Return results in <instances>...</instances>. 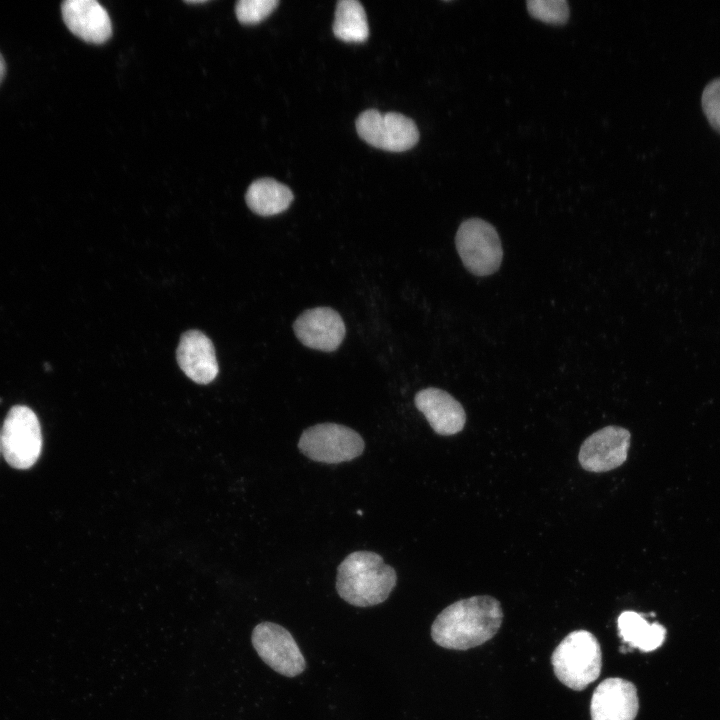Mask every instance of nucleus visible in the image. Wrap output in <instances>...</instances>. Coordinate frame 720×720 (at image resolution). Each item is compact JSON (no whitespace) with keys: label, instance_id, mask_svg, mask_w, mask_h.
Instances as JSON below:
<instances>
[{"label":"nucleus","instance_id":"obj_1","mask_svg":"<svg viewBox=\"0 0 720 720\" xmlns=\"http://www.w3.org/2000/svg\"><path fill=\"white\" fill-rule=\"evenodd\" d=\"M502 621L503 611L496 598L472 596L444 608L431 625V637L443 648L468 650L490 640Z\"/></svg>","mask_w":720,"mask_h":720},{"label":"nucleus","instance_id":"obj_2","mask_svg":"<svg viewBox=\"0 0 720 720\" xmlns=\"http://www.w3.org/2000/svg\"><path fill=\"white\" fill-rule=\"evenodd\" d=\"M396 582L395 569L384 563L381 555L372 551L352 552L337 568V593L345 602L355 607H370L383 603Z\"/></svg>","mask_w":720,"mask_h":720},{"label":"nucleus","instance_id":"obj_3","mask_svg":"<svg viewBox=\"0 0 720 720\" xmlns=\"http://www.w3.org/2000/svg\"><path fill=\"white\" fill-rule=\"evenodd\" d=\"M551 662L561 683L576 691L583 690L600 675V644L589 631H573L556 647Z\"/></svg>","mask_w":720,"mask_h":720},{"label":"nucleus","instance_id":"obj_4","mask_svg":"<svg viewBox=\"0 0 720 720\" xmlns=\"http://www.w3.org/2000/svg\"><path fill=\"white\" fill-rule=\"evenodd\" d=\"M299 451L312 461L338 464L359 457L365 442L358 432L337 423H319L306 428L298 441Z\"/></svg>","mask_w":720,"mask_h":720},{"label":"nucleus","instance_id":"obj_5","mask_svg":"<svg viewBox=\"0 0 720 720\" xmlns=\"http://www.w3.org/2000/svg\"><path fill=\"white\" fill-rule=\"evenodd\" d=\"M457 252L464 267L473 275L488 276L502 262L503 250L496 229L480 218L463 221L455 236Z\"/></svg>","mask_w":720,"mask_h":720},{"label":"nucleus","instance_id":"obj_6","mask_svg":"<svg viewBox=\"0 0 720 720\" xmlns=\"http://www.w3.org/2000/svg\"><path fill=\"white\" fill-rule=\"evenodd\" d=\"M1 450L7 463L16 469H28L38 460L42 450L39 420L32 409L13 406L3 423Z\"/></svg>","mask_w":720,"mask_h":720},{"label":"nucleus","instance_id":"obj_7","mask_svg":"<svg viewBox=\"0 0 720 720\" xmlns=\"http://www.w3.org/2000/svg\"><path fill=\"white\" fill-rule=\"evenodd\" d=\"M356 130L368 144L387 151H406L418 142L419 131L410 118L395 112L369 109L356 119Z\"/></svg>","mask_w":720,"mask_h":720},{"label":"nucleus","instance_id":"obj_8","mask_svg":"<svg viewBox=\"0 0 720 720\" xmlns=\"http://www.w3.org/2000/svg\"><path fill=\"white\" fill-rule=\"evenodd\" d=\"M251 641L259 657L277 673L296 677L305 670V658L283 626L268 621L259 623L252 631Z\"/></svg>","mask_w":720,"mask_h":720},{"label":"nucleus","instance_id":"obj_9","mask_svg":"<svg viewBox=\"0 0 720 720\" xmlns=\"http://www.w3.org/2000/svg\"><path fill=\"white\" fill-rule=\"evenodd\" d=\"M630 432L620 426H606L587 437L579 450L581 467L589 472H607L621 466L627 459Z\"/></svg>","mask_w":720,"mask_h":720},{"label":"nucleus","instance_id":"obj_10","mask_svg":"<svg viewBox=\"0 0 720 720\" xmlns=\"http://www.w3.org/2000/svg\"><path fill=\"white\" fill-rule=\"evenodd\" d=\"M293 330L304 346L324 352L335 351L346 333L342 317L330 307L305 310L294 321Z\"/></svg>","mask_w":720,"mask_h":720},{"label":"nucleus","instance_id":"obj_11","mask_svg":"<svg viewBox=\"0 0 720 720\" xmlns=\"http://www.w3.org/2000/svg\"><path fill=\"white\" fill-rule=\"evenodd\" d=\"M638 709L636 686L622 678L603 680L592 694V720H634Z\"/></svg>","mask_w":720,"mask_h":720},{"label":"nucleus","instance_id":"obj_12","mask_svg":"<svg viewBox=\"0 0 720 720\" xmlns=\"http://www.w3.org/2000/svg\"><path fill=\"white\" fill-rule=\"evenodd\" d=\"M414 403L434 432L439 435H455L465 426L466 413L463 406L442 389L435 387L422 389L415 395Z\"/></svg>","mask_w":720,"mask_h":720},{"label":"nucleus","instance_id":"obj_13","mask_svg":"<svg viewBox=\"0 0 720 720\" xmlns=\"http://www.w3.org/2000/svg\"><path fill=\"white\" fill-rule=\"evenodd\" d=\"M62 16L68 29L82 40L101 44L112 34L111 20L105 8L95 0H67Z\"/></svg>","mask_w":720,"mask_h":720},{"label":"nucleus","instance_id":"obj_14","mask_svg":"<svg viewBox=\"0 0 720 720\" xmlns=\"http://www.w3.org/2000/svg\"><path fill=\"white\" fill-rule=\"evenodd\" d=\"M176 356L181 370L198 384H208L218 374L213 343L200 331L190 330L181 336Z\"/></svg>","mask_w":720,"mask_h":720},{"label":"nucleus","instance_id":"obj_15","mask_svg":"<svg viewBox=\"0 0 720 720\" xmlns=\"http://www.w3.org/2000/svg\"><path fill=\"white\" fill-rule=\"evenodd\" d=\"M619 636L630 647L642 652H651L660 647L666 636V629L661 624L649 623L642 614L624 611L617 619Z\"/></svg>","mask_w":720,"mask_h":720},{"label":"nucleus","instance_id":"obj_16","mask_svg":"<svg viewBox=\"0 0 720 720\" xmlns=\"http://www.w3.org/2000/svg\"><path fill=\"white\" fill-rule=\"evenodd\" d=\"M293 198L290 188L271 178L252 182L245 196L248 207L261 216L282 213L290 206Z\"/></svg>","mask_w":720,"mask_h":720},{"label":"nucleus","instance_id":"obj_17","mask_svg":"<svg viewBox=\"0 0 720 720\" xmlns=\"http://www.w3.org/2000/svg\"><path fill=\"white\" fill-rule=\"evenodd\" d=\"M336 37L346 42H363L369 36L367 17L357 0H341L337 3L333 22Z\"/></svg>","mask_w":720,"mask_h":720},{"label":"nucleus","instance_id":"obj_18","mask_svg":"<svg viewBox=\"0 0 720 720\" xmlns=\"http://www.w3.org/2000/svg\"><path fill=\"white\" fill-rule=\"evenodd\" d=\"M526 4L533 17L547 23L562 24L569 17L566 0H528Z\"/></svg>","mask_w":720,"mask_h":720},{"label":"nucleus","instance_id":"obj_19","mask_svg":"<svg viewBox=\"0 0 720 720\" xmlns=\"http://www.w3.org/2000/svg\"><path fill=\"white\" fill-rule=\"evenodd\" d=\"M279 4L278 0H240L235 6L237 19L243 24H257Z\"/></svg>","mask_w":720,"mask_h":720},{"label":"nucleus","instance_id":"obj_20","mask_svg":"<svg viewBox=\"0 0 720 720\" xmlns=\"http://www.w3.org/2000/svg\"><path fill=\"white\" fill-rule=\"evenodd\" d=\"M701 105L709 124L720 133V77L706 84L701 96Z\"/></svg>","mask_w":720,"mask_h":720},{"label":"nucleus","instance_id":"obj_21","mask_svg":"<svg viewBox=\"0 0 720 720\" xmlns=\"http://www.w3.org/2000/svg\"><path fill=\"white\" fill-rule=\"evenodd\" d=\"M4 74H5V62H4L2 55L0 54V82L4 77Z\"/></svg>","mask_w":720,"mask_h":720},{"label":"nucleus","instance_id":"obj_22","mask_svg":"<svg viewBox=\"0 0 720 720\" xmlns=\"http://www.w3.org/2000/svg\"><path fill=\"white\" fill-rule=\"evenodd\" d=\"M185 2L188 3V4H201V3H205L206 1H204V0H197V1H195V0H190V1H185Z\"/></svg>","mask_w":720,"mask_h":720},{"label":"nucleus","instance_id":"obj_23","mask_svg":"<svg viewBox=\"0 0 720 720\" xmlns=\"http://www.w3.org/2000/svg\"><path fill=\"white\" fill-rule=\"evenodd\" d=\"M0 449H1V437H0Z\"/></svg>","mask_w":720,"mask_h":720}]
</instances>
